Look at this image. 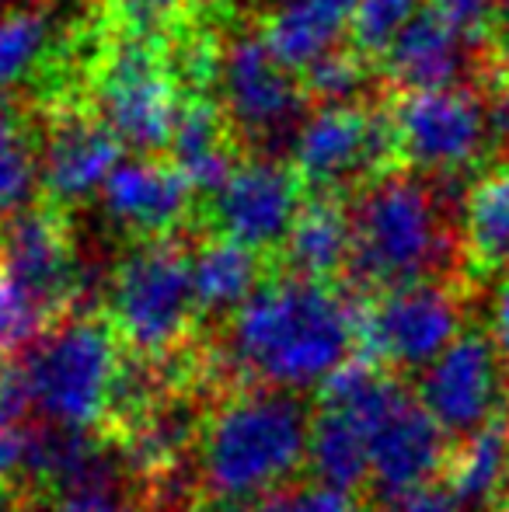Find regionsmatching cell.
I'll return each mask as SVG.
<instances>
[{
  "instance_id": "d6986e66",
  "label": "cell",
  "mask_w": 509,
  "mask_h": 512,
  "mask_svg": "<svg viewBox=\"0 0 509 512\" xmlns=\"http://www.w3.org/2000/svg\"><path fill=\"white\" fill-rule=\"evenodd\" d=\"M279 251L290 276L332 283L353 262V216L335 196H314Z\"/></svg>"
},
{
  "instance_id": "3957f363",
  "label": "cell",
  "mask_w": 509,
  "mask_h": 512,
  "mask_svg": "<svg viewBox=\"0 0 509 512\" xmlns=\"http://www.w3.org/2000/svg\"><path fill=\"white\" fill-rule=\"evenodd\" d=\"M28 405L42 422L67 432H112L123 415L129 363L123 342L102 317L53 324L18 366Z\"/></svg>"
},
{
  "instance_id": "277c9868",
  "label": "cell",
  "mask_w": 509,
  "mask_h": 512,
  "mask_svg": "<svg viewBox=\"0 0 509 512\" xmlns=\"http://www.w3.org/2000/svg\"><path fill=\"white\" fill-rule=\"evenodd\" d=\"M356 283L377 290L426 283L450 258V237L433 189L408 175H381L356 196L353 209Z\"/></svg>"
},
{
  "instance_id": "8992f818",
  "label": "cell",
  "mask_w": 509,
  "mask_h": 512,
  "mask_svg": "<svg viewBox=\"0 0 509 512\" xmlns=\"http://www.w3.org/2000/svg\"><path fill=\"white\" fill-rule=\"evenodd\" d=\"M98 119L123 147L140 154L168 150L182 115V88L154 35L126 32L102 53L95 70Z\"/></svg>"
},
{
  "instance_id": "52a82bcc",
  "label": "cell",
  "mask_w": 509,
  "mask_h": 512,
  "mask_svg": "<svg viewBox=\"0 0 509 512\" xmlns=\"http://www.w3.org/2000/svg\"><path fill=\"white\" fill-rule=\"evenodd\" d=\"M461 335V300L440 283L387 290L360 314V356L391 370H429Z\"/></svg>"
},
{
  "instance_id": "9c48e42d",
  "label": "cell",
  "mask_w": 509,
  "mask_h": 512,
  "mask_svg": "<svg viewBox=\"0 0 509 512\" xmlns=\"http://www.w3.org/2000/svg\"><path fill=\"white\" fill-rule=\"evenodd\" d=\"M398 154L422 171L457 175L485 154L492 122L478 95L464 88L412 91L391 112Z\"/></svg>"
},
{
  "instance_id": "836d02e7",
  "label": "cell",
  "mask_w": 509,
  "mask_h": 512,
  "mask_svg": "<svg viewBox=\"0 0 509 512\" xmlns=\"http://www.w3.org/2000/svg\"><path fill=\"white\" fill-rule=\"evenodd\" d=\"M489 331H492V342H496V349L503 352V356H509V272L499 279L496 293H492Z\"/></svg>"
},
{
  "instance_id": "7402d4cb",
  "label": "cell",
  "mask_w": 509,
  "mask_h": 512,
  "mask_svg": "<svg viewBox=\"0 0 509 512\" xmlns=\"http://www.w3.org/2000/svg\"><path fill=\"white\" fill-rule=\"evenodd\" d=\"M262 255L231 237H213L192 255V286H196L199 314H227L238 310L262 286Z\"/></svg>"
},
{
  "instance_id": "1f68e13d",
  "label": "cell",
  "mask_w": 509,
  "mask_h": 512,
  "mask_svg": "<svg viewBox=\"0 0 509 512\" xmlns=\"http://www.w3.org/2000/svg\"><path fill=\"white\" fill-rule=\"evenodd\" d=\"M109 4L133 35H154L161 25L178 18L182 0H109Z\"/></svg>"
},
{
  "instance_id": "ab89813d",
  "label": "cell",
  "mask_w": 509,
  "mask_h": 512,
  "mask_svg": "<svg viewBox=\"0 0 509 512\" xmlns=\"http://www.w3.org/2000/svg\"><path fill=\"white\" fill-rule=\"evenodd\" d=\"M503 512H509V488H506V495H503Z\"/></svg>"
},
{
  "instance_id": "2e32d148",
  "label": "cell",
  "mask_w": 509,
  "mask_h": 512,
  "mask_svg": "<svg viewBox=\"0 0 509 512\" xmlns=\"http://www.w3.org/2000/svg\"><path fill=\"white\" fill-rule=\"evenodd\" d=\"M384 70L405 95L457 88L464 70V35L436 11H422L384 53Z\"/></svg>"
},
{
  "instance_id": "4316f807",
  "label": "cell",
  "mask_w": 509,
  "mask_h": 512,
  "mask_svg": "<svg viewBox=\"0 0 509 512\" xmlns=\"http://www.w3.org/2000/svg\"><path fill=\"white\" fill-rule=\"evenodd\" d=\"M426 0H356L353 11V46L360 56H384L391 42L426 11Z\"/></svg>"
},
{
  "instance_id": "9a60e30c",
  "label": "cell",
  "mask_w": 509,
  "mask_h": 512,
  "mask_svg": "<svg viewBox=\"0 0 509 512\" xmlns=\"http://www.w3.org/2000/svg\"><path fill=\"white\" fill-rule=\"evenodd\" d=\"M123 164V143L98 115L70 112L49 129L39 150V178L53 206H77L102 196L112 171Z\"/></svg>"
},
{
  "instance_id": "f1b7e54d",
  "label": "cell",
  "mask_w": 509,
  "mask_h": 512,
  "mask_svg": "<svg viewBox=\"0 0 509 512\" xmlns=\"http://www.w3.org/2000/svg\"><path fill=\"white\" fill-rule=\"evenodd\" d=\"M245 512H360L356 499L349 492L328 485H297V488H279V492L265 495L262 502L248 506Z\"/></svg>"
},
{
  "instance_id": "4dcf8cb0",
  "label": "cell",
  "mask_w": 509,
  "mask_h": 512,
  "mask_svg": "<svg viewBox=\"0 0 509 512\" xmlns=\"http://www.w3.org/2000/svg\"><path fill=\"white\" fill-rule=\"evenodd\" d=\"M56 506L63 512H136L123 485H119V474H109V478L91 481V485L63 495Z\"/></svg>"
},
{
  "instance_id": "7c38bea8",
  "label": "cell",
  "mask_w": 509,
  "mask_h": 512,
  "mask_svg": "<svg viewBox=\"0 0 509 512\" xmlns=\"http://www.w3.org/2000/svg\"><path fill=\"white\" fill-rule=\"evenodd\" d=\"M300 209V178L286 164L269 157H252L234 168V175L213 196V227L220 237L245 244L252 251L283 248L297 223Z\"/></svg>"
},
{
  "instance_id": "8d00e7d4",
  "label": "cell",
  "mask_w": 509,
  "mask_h": 512,
  "mask_svg": "<svg viewBox=\"0 0 509 512\" xmlns=\"http://www.w3.org/2000/svg\"><path fill=\"white\" fill-rule=\"evenodd\" d=\"M0 512H14V506H11V499H7V495H0Z\"/></svg>"
},
{
  "instance_id": "5b68a950",
  "label": "cell",
  "mask_w": 509,
  "mask_h": 512,
  "mask_svg": "<svg viewBox=\"0 0 509 512\" xmlns=\"http://www.w3.org/2000/svg\"><path fill=\"white\" fill-rule=\"evenodd\" d=\"M192 255L175 241H143L109 279V324L136 359H171L196 328Z\"/></svg>"
},
{
  "instance_id": "8fae6325",
  "label": "cell",
  "mask_w": 509,
  "mask_h": 512,
  "mask_svg": "<svg viewBox=\"0 0 509 512\" xmlns=\"http://www.w3.org/2000/svg\"><path fill=\"white\" fill-rule=\"evenodd\" d=\"M503 352L478 331H464L419 380V405L450 436H471L482 425L496 422L503 401Z\"/></svg>"
},
{
  "instance_id": "30bf717a",
  "label": "cell",
  "mask_w": 509,
  "mask_h": 512,
  "mask_svg": "<svg viewBox=\"0 0 509 512\" xmlns=\"http://www.w3.org/2000/svg\"><path fill=\"white\" fill-rule=\"evenodd\" d=\"M304 84L272 56L262 35H238L227 42L220 67V102L231 126L252 140H276L300 126Z\"/></svg>"
},
{
  "instance_id": "e0dca14e",
  "label": "cell",
  "mask_w": 509,
  "mask_h": 512,
  "mask_svg": "<svg viewBox=\"0 0 509 512\" xmlns=\"http://www.w3.org/2000/svg\"><path fill=\"white\" fill-rule=\"evenodd\" d=\"M356 0H279L265 18L262 39L283 67L304 74L321 56L335 53V42L353 25Z\"/></svg>"
},
{
  "instance_id": "d6a6232c",
  "label": "cell",
  "mask_w": 509,
  "mask_h": 512,
  "mask_svg": "<svg viewBox=\"0 0 509 512\" xmlns=\"http://www.w3.org/2000/svg\"><path fill=\"white\" fill-rule=\"evenodd\" d=\"M499 7H503V0H433V11L443 21H450L464 39L482 35L489 21L499 14Z\"/></svg>"
},
{
  "instance_id": "ba28073f",
  "label": "cell",
  "mask_w": 509,
  "mask_h": 512,
  "mask_svg": "<svg viewBox=\"0 0 509 512\" xmlns=\"http://www.w3.org/2000/svg\"><path fill=\"white\" fill-rule=\"evenodd\" d=\"M293 171L300 185L332 196L360 175H377L398 154L391 115L363 105H321L293 133Z\"/></svg>"
},
{
  "instance_id": "d590c367",
  "label": "cell",
  "mask_w": 509,
  "mask_h": 512,
  "mask_svg": "<svg viewBox=\"0 0 509 512\" xmlns=\"http://www.w3.org/2000/svg\"><path fill=\"white\" fill-rule=\"evenodd\" d=\"M11 7H35V0H0V11H11Z\"/></svg>"
},
{
  "instance_id": "ac0fdd59",
  "label": "cell",
  "mask_w": 509,
  "mask_h": 512,
  "mask_svg": "<svg viewBox=\"0 0 509 512\" xmlns=\"http://www.w3.org/2000/svg\"><path fill=\"white\" fill-rule=\"evenodd\" d=\"M224 105L210 102L206 95H192L182 105L175 136H171V164L185 175L192 192H210L217 196L220 185L234 175L241 161H234L231 133H227Z\"/></svg>"
},
{
  "instance_id": "6da1fadb",
  "label": "cell",
  "mask_w": 509,
  "mask_h": 512,
  "mask_svg": "<svg viewBox=\"0 0 509 512\" xmlns=\"http://www.w3.org/2000/svg\"><path fill=\"white\" fill-rule=\"evenodd\" d=\"M363 304L339 286L300 276H272L231 317L227 352L241 377L265 391L325 387L360 345Z\"/></svg>"
},
{
  "instance_id": "ffe728a7",
  "label": "cell",
  "mask_w": 509,
  "mask_h": 512,
  "mask_svg": "<svg viewBox=\"0 0 509 512\" xmlns=\"http://www.w3.org/2000/svg\"><path fill=\"white\" fill-rule=\"evenodd\" d=\"M447 495L461 509H485L489 502H503L509 488V422L482 425L461 439L447 457Z\"/></svg>"
},
{
  "instance_id": "484cf974",
  "label": "cell",
  "mask_w": 509,
  "mask_h": 512,
  "mask_svg": "<svg viewBox=\"0 0 509 512\" xmlns=\"http://www.w3.org/2000/svg\"><path fill=\"white\" fill-rule=\"evenodd\" d=\"M53 310L0 262V356L32 349L53 324Z\"/></svg>"
},
{
  "instance_id": "4fadbf2b",
  "label": "cell",
  "mask_w": 509,
  "mask_h": 512,
  "mask_svg": "<svg viewBox=\"0 0 509 512\" xmlns=\"http://www.w3.org/2000/svg\"><path fill=\"white\" fill-rule=\"evenodd\" d=\"M0 262L60 321L81 297L84 269L74 255L60 206H28L0 220Z\"/></svg>"
},
{
  "instance_id": "e575fe53",
  "label": "cell",
  "mask_w": 509,
  "mask_h": 512,
  "mask_svg": "<svg viewBox=\"0 0 509 512\" xmlns=\"http://www.w3.org/2000/svg\"><path fill=\"white\" fill-rule=\"evenodd\" d=\"M394 512H464L457 506L454 499H450L447 492H436V488H426V492L412 495V499H405Z\"/></svg>"
},
{
  "instance_id": "5bb4252c",
  "label": "cell",
  "mask_w": 509,
  "mask_h": 512,
  "mask_svg": "<svg viewBox=\"0 0 509 512\" xmlns=\"http://www.w3.org/2000/svg\"><path fill=\"white\" fill-rule=\"evenodd\" d=\"M102 213L136 241H168L192 209V185L171 161H123L102 189Z\"/></svg>"
},
{
  "instance_id": "7a4b0ae2",
  "label": "cell",
  "mask_w": 509,
  "mask_h": 512,
  "mask_svg": "<svg viewBox=\"0 0 509 512\" xmlns=\"http://www.w3.org/2000/svg\"><path fill=\"white\" fill-rule=\"evenodd\" d=\"M311 422L304 401L241 387L199 425V478L213 502L234 509L262 502L307 460Z\"/></svg>"
},
{
  "instance_id": "74e56055",
  "label": "cell",
  "mask_w": 509,
  "mask_h": 512,
  "mask_svg": "<svg viewBox=\"0 0 509 512\" xmlns=\"http://www.w3.org/2000/svg\"><path fill=\"white\" fill-rule=\"evenodd\" d=\"M499 18H503L506 25H509V0H503V7H499Z\"/></svg>"
},
{
  "instance_id": "603a6c76",
  "label": "cell",
  "mask_w": 509,
  "mask_h": 512,
  "mask_svg": "<svg viewBox=\"0 0 509 512\" xmlns=\"http://www.w3.org/2000/svg\"><path fill=\"white\" fill-rule=\"evenodd\" d=\"M56 53V18L42 7L0 11V98L28 88Z\"/></svg>"
},
{
  "instance_id": "83f0119b",
  "label": "cell",
  "mask_w": 509,
  "mask_h": 512,
  "mask_svg": "<svg viewBox=\"0 0 509 512\" xmlns=\"http://www.w3.org/2000/svg\"><path fill=\"white\" fill-rule=\"evenodd\" d=\"M300 84H304V95L318 98L321 105H356L353 98L367 84V70H363L360 53L335 49V53L321 56L318 63H311Z\"/></svg>"
},
{
  "instance_id": "f35d334b",
  "label": "cell",
  "mask_w": 509,
  "mask_h": 512,
  "mask_svg": "<svg viewBox=\"0 0 509 512\" xmlns=\"http://www.w3.org/2000/svg\"><path fill=\"white\" fill-rule=\"evenodd\" d=\"M35 512H63L60 506H46V509H35Z\"/></svg>"
},
{
  "instance_id": "cb8c5ba5",
  "label": "cell",
  "mask_w": 509,
  "mask_h": 512,
  "mask_svg": "<svg viewBox=\"0 0 509 512\" xmlns=\"http://www.w3.org/2000/svg\"><path fill=\"white\" fill-rule=\"evenodd\" d=\"M464 244L485 269L509 262V168H496L471 185L464 199Z\"/></svg>"
},
{
  "instance_id": "44dd1931",
  "label": "cell",
  "mask_w": 509,
  "mask_h": 512,
  "mask_svg": "<svg viewBox=\"0 0 509 512\" xmlns=\"http://www.w3.org/2000/svg\"><path fill=\"white\" fill-rule=\"evenodd\" d=\"M307 460H311V471L318 474V485L353 495L370 481V436L363 422L346 408L318 405Z\"/></svg>"
},
{
  "instance_id": "f546056e",
  "label": "cell",
  "mask_w": 509,
  "mask_h": 512,
  "mask_svg": "<svg viewBox=\"0 0 509 512\" xmlns=\"http://www.w3.org/2000/svg\"><path fill=\"white\" fill-rule=\"evenodd\" d=\"M35 429L25 422H0V495H7L32 467Z\"/></svg>"
},
{
  "instance_id": "d4e9b609",
  "label": "cell",
  "mask_w": 509,
  "mask_h": 512,
  "mask_svg": "<svg viewBox=\"0 0 509 512\" xmlns=\"http://www.w3.org/2000/svg\"><path fill=\"white\" fill-rule=\"evenodd\" d=\"M35 185H42L39 154L25 129L0 112V220L32 206Z\"/></svg>"
}]
</instances>
